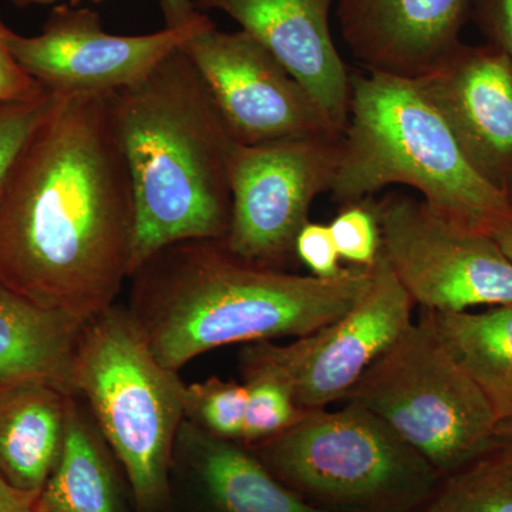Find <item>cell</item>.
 <instances>
[{
  "label": "cell",
  "mask_w": 512,
  "mask_h": 512,
  "mask_svg": "<svg viewBox=\"0 0 512 512\" xmlns=\"http://www.w3.org/2000/svg\"><path fill=\"white\" fill-rule=\"evenodd\" d=\"M136 207L130 276L161 249L225 239L235 144L204 80L180 49L113 93ZM130 279V278H128Z\"/></svg>",
  "instance_id": "3957f363"
},
{
  "label": "cell",
  "mask_w": 512,
  "mask_h": 512,
  "mask_svg": "<svg viewBox=\"0 0 512 512\" xmlns=\"http://www.w3.org/2000/svg\"><path fill=\"white\" fill-rule=\"evenodd\" d=\"M480 18L512 62V0H476Z\"/></svg>",
  "instance_id": "83f0119b"
},
{
  "label": "cell",
  "mask_w": 512,
  "mask_h": 512,
  "mask_svg": "<svg viewBox=\"0 0 512 512\" xmlns=\"http://www.w3.org/2000/svg\"><path fill=\"white\" fill-rule=\"evenodd\" d=\"M372 205L384 259L423 311L466 312L512 302V261L491 235L458 227L402 192Z\"/></svg>",
  "instance_id": "9c48e42d"
},
{
  "label": "cell",
  "mask_w": 512,
  "mask_h": 512,
  "mask_svg": "<svg viewBox=\"0 0 512 512\" xmlns=\"http://www.w3.org/2000/svg\"><path fill=\"white\" fill-rule=\"evenodd\" d=\"M77 2H79V0H73L74 5H76ZM94 2H101V0H94Z\"/></svg>",
  "instance_id": "d6a6232c"
},
{
  "label": "cell",
  "mask_w": 512,
  "mask_h": 512,
  "mask_svg": "<svg viewBox=\"0 0 512 512\" xmlns=\"http://www.w3.org/2000/svg\"><path fill=\"white\" fill-rule=\"evenodd\" d=\"M412 187L458 227L491 235L512 227V200L474 167L416 80L350 74L349 121L333 198L365 201L387 185Z\"/></svg>",
  "instance_id": "277c9868"
},
{
  "label": "cell",
  "mask_w": 512,
  "mask_h": 512,
  "mask_svg": "<svg viewBox=\"0 0 512 512\" xmlns=\"http://www.w3.org/2000/svg\"><path fill=\"white\" fill-rule=\"evenodd\" d=\"M55 96L0 195V282L86 325L130 278L136 207L113 93Z\"/></svg>",
  "instance_id": "6da1fadb"
},
{
  "label": "cell",
  "mask_w": 512,
  "mask_h": 512,
  "mask_svg": "<svg viewBox=\"0 0 512 512\" xmlns=\"http://www.w3.org/2000/svg\"><path fill=\"white\" fill-rule=\"evenodd\" d=\"M416 82L468 160L504 191L501 178L512 167V62L507 53L497 46L458 45Z\"/></svg>",
  "instance_id": "4fadbf2b"
},
{
  "label": "cell",
  "mask_w": 512,
  "mask_h": 512,
  "mask_svg": "<svg viewBox=\"0 0 512 512\" xmlns=\"http://www.w3.org/2000/svg\"><path fill=\"white\" fill-rule=\"evenodd\" d=\"M45 380L0 384V476L26 493L40 494L55 470L70 396Z\"/></svg>",
  "instance_id": "e0dca14e"
},
{
  "label": "cell",
  "mask_w": 512,
  "mask_h": 512,
  "mask_svg": "<svg viewBox=\"0 0 512 512\" xmlns=\"http://www.w3.org/2000/svg\"><path fill=\"white\" fill-rule=\"evenodd\" d=\"M55 97V93L46 90L36 99L0 103V195L13 165L49 113Z\"/></svg>",
  "instance_id": "d4e9b609"
},
{
  "label": "cell",
  "mask_w": 512,
  "mask_h": 512,
  "mask_svg": "<svg viewBox=\"0 0 512 512\" xmlns=\"http://www.w3.org/2000/svg\"><path fill=\"white\" fill-rule=\"evenodd\" d=\"M265 342L248 343L238 359L248 394L242 434V443L247 446L289 429L305 412L293 399L291 384L272 360Z\"/></svg>",
  "instance_id": "44dd1931"
},
{
  "label": "cell",
  "mask_w": 512,
  "mask_h": 512,
  "mask_svg": "<svg viewBox=\"0 0 512 512\" xmlns=\"http://www.w3.org/2000/svg\"><path fill=\"white\" fill-rule=\"evenodd\" d=\"M329 228L340 258L362 268L376 264L382 254V234L372 200L345 205Z\"/></svg>",
  "instance_id": "cb8c5ba5"
},
{
  "label": "cell",
  "mask_w": 512,
  "mask_h": 512,
  "mask_svg": "<svg viewBox=\"0 0 512 512\" xmlns=\"http://www.w3.org/2000/svg\"><path fill=\"white\" fill-rule=\"evenodd\" d=\"M72 386L119 461L136 512H171L185 383L158 362L127 308L113 305L84 325Z\"/></svg>",
  "instance_id": "5b68a950"
},
{
  "label": "cell",
  "mask_w": 512,
  "mask_h": 512,
  "mask_svg": "<svg viewBox=\"0 0 512 512\" xmlns=\"http://www.w3.org/2000/svg\"><path fill=\"white\" fill-rule=\"evenodd\" d=\"M127 490L119 461L92 413L82 397L72 394L62 454L33 512H136Z\"/></svg>",
  "instance_id": "ac0fdd59"
},
{
  "label": "cell",
  "mask_w": 512,
  "mask_h": 512,
  "mask_svg": "<svg viewBox=\"0 0 512 512\" xmlns=\"http://www.w3.org/2000/svg\"><path fill=\"white\" fill-rule=\"evenodd\" d=\"M413 299L380 254L373 281L353 308L289 345L266 340L272 360L303 410L326 409L348 396L377 360L413 325Z\"/></svg>",
  "instance_id": "8fae6325"
},
{
  "label": "cell",
  "mask_w": 512,
  "mask_h": 512,
  "mask_svg": "<svg viewBox=\"0 0 512 512\" xmlns=\"http://www.w3.org/2000/svg\"><path fill=\"white\" fill-rule=\"evenodd\" d=\"M218 10L258 40L311 93L333 126L349 121L350 74L330 32L335 0H191Z\"/></svg>",
  "instance_id": "5bb4252c"
},
{
  "label": "cell",
  "mask_w": 512,
  "mask_h": 512,
  "mask_svg": "<svg viewBox=\"0 0 512 512\" xmlns=\"http://www.w3.org/2000/svg\"><path fill=\"white\" fill-rule=\"evenodd\" d=\"M295 254L311 275L318 278H336L346 271L340 266V255L329 225L309 221L296 238Z\"/></svg>",
  "instance_id": "484cf974"
},
{
  "label": "cell",
  "mask_w": 512,
  "mask_h": 512,
  "mask_svg": "<svg viewBox=\"0 0 512 512\" xmlns=\"http://www.w3.org/2000/svg\"><path fill=\"white\" fill-rule=\"evenodd\" d=\"M248 447L276 480L326 512H420L441 481L389 424L355 403L305 410Z\"/></svg>",
  "instance_id": "8992f818"
},
{
  "label": "cell",
  "mask_w": 512,
  "mask_h": 512,
  "mask_svg": "<svg viewBox=\"0 0 512 512\" xmlns=\"http://www.w3.org/2000/svg\"><path fill=\"white\" fill-rule=\"evenodd\" d=\"M8 46L19 66L56 94L114 93L148 76L180 47L173 25L150 35L119 36L104 30L99 13L59 6L36 36L8 30Z\"/></svg>",
  "instance_id": "7c38bea8"
},
{
  "label": "cell",
  "mask_w": 512,
  "mask_h": 512,
  "mask_svg": "<svg viewBox=\"0 0 512 512\" xmlns=\"http://www.w3.org/2000/svg\"><path fill=\"white\" fill-rule=\"evenodd\" d=\"M10 2L15 3V5L20 6V8H26V6L32 5H52V3L57 2V0H10Z\"/></svg>",
  "instance_id": "1f68e13d"
},
{
  "label": "cell",
  "mask_w": 512,
  "mask_h": 512,
  "mask_svg": "<svg viewBox=\"0 0 512 512\" xmlns=\"http://www.w3.org/2000/svg\"><path fill=\"white\" fill-rule=\"evenodd\" d=\"M8 30L0 20V103L32 100L46 92L16 62L8 46Z\"/></svg>",
  "instance_id": "4316f807"
},
{
  "label": "cell",
  "mask_w": 512,
  "mask_h": 512,
  "mask_svg": "<svg viewBox=\"0 0 512 512\" xmlns=\"http://www.w3.org/2000/svg\"><path fill=\"white\" fill-rule=\"evenodd\" d=\"M420 512H512V463L495 450L450 476Z\"/></svg>",
  "instance_id": "7402d4cb"
},
{
  "label": "cell",
  "mask_w": 512,
  "mask_h": 512,
  "mask_svg": "<svg viewBox=\"0 0 512 512\" xmlns=\"http://www.w3.org/2000/svg\"><path fill=\"white\" fill-rule=\"evenodd\" d=\"M471 0H338L340 33L367 72L416 80L460 42Z\"/></svg>",
  "instance_id": "9a60e30c"
},
{
  "label": "cell",
  "mask_w": 512,
  "mask_h": 512,
  "mask_svg": "<svg viewBox=\"0 0 512 512\" xmlns=\"http://www.w3.org/2000/svg\"><path fill=\"white\" fill-rule=\"evenodd\" d=\"M342 136L245 146L229 157L231 218L224 241L234 254L285 269L315 198L332 190Z\"/></svg>",
  "instance_id": "30bf717a"
},
{
  "label": "cell",
  "mask_w": 512,
  "mask_h": 512,
  "mask_svg": "<svg viewBox=\"0 0 512 512\" xmlns=\"http://www.w3.org/2000/svg\"><path fill=\"white\" fill-rule=\"evenodd\" d=\"M84 329L0 282V384L45 380L73 393L74 359Z\"/></svg>",
  "instance_id": "d6986e66"
},
{
  "label": "cell",
  "mask_w": 512,
  "mask_h": 512,
  "mask_svg": "<svg viewBox=\"0 0 512 512\" xmlns=\"http://www.w3.org/2000/svg\"><path fill=\"white\" fill-rule=\"evenodd\" d=\"M373 266L318 278L248 261L224 239H191L161 249L130 276L126 308L158 362L180 372L221 346L318 332L360 301Z\"/></svg>",
  "instance_id": "7a4b0ae2"
},
{
  "label": "cell",
  "mask_w": 512,
  "mask_h": 512,
  "mask_svg": "<svg viewBox=\"0 0 512 512\" xmlns=\"http://www.w3.org/2000/svg\"><path fill=\"white\" fill-rule=\"evenodd\" d=\"M457 365L477 384L497 417L512 419V302L483 312L423 311Z\"/></svg>",
  "instance_id": "ffe728a7"
},
{
  "label": "cell",
  "mask_w": 512,
  "mask_h": 512,
  "mask_svg": "<svg viewBox=\"0 0 512 512\" xmlns=\"http://www.w3.org/2000/svg\"><path fill=\"white\" fill-rule=\"evenodd\" d=\"M497 450L512 463V419L498 424Z\"/></svg>",
  "instance_id": "f546056e"
},
{
  "label": "cell",
  "mask_w": 512,
  "mask_h": 512,
  "mask_svg": "<svg viewBox=\"0 0 512 512\" xmlns=\"http://www.w3.org/2000/svg\"><path fill=\"white\" fill-rule=\"evenodd\" d=\"M382 419L441 478L497 450V417L426 316L343 399Z\"/></svg>",
  "instance_id": "52a82bcc"
},
{
  "label": "cell",
  "mask_w": 512,
  "mask_h": 512,
  "mask_svg": "<svg viewBox=\"0 0 512 512\" xmlns=\"http://www.w3.org/2000/svg\"><path fill=\"white\" fill-rule=\"evenodd\" d=\"M171 512H326L276 480L242 441L184 420L170 474Z\"/></svg>",
  "instance_id": "2e32d148"
},
{
  "label": "cell",
  "mask_w": 512,
  "mask_h": 512,
  "mask_svg": "<svg viewBox=\"0 0 512 512\" xmlns=\"http://www.w3.org/2000/svg\"><path fill=\"white\" fill-rule=\"evenodd\" d=\"M37 494L13 487L0 476V512H33Z\"/></svg>",
  "instance_id": "f1b7e54d"
},
{
  "label": "cell",
  "mask_w": 512,
  "mask_h": 512,
  "mask_svg": "<svg viewBox=\"0 0 512 512\" xmlns=\"http://www.w3.org/2000/svg\"><path fill=\"white\" fill-rule=\"evenodd\" d=\"M232 136L245 146L342 136L288 70L244 30L224 32L191 0H160Z\"/></svg>",
  "instance_id": "ba28073f"
},
{
  "label": "cell",
  "mask_w": 512,
  "mask_h": 512,
  "mask_svg": "<svg viewBox=\"0 0 512 512\" xmlns=\"http://www.w3.org/2000/svg\"><path fill=\"white\" fill-rule=\"evenodd\" d=\"M493 238L503 249L504 254L512 261V227L498 229L497 232H494Z\"/></svg>",
  "instance_id": "4dcf8cb0"
},
{
  "label": "cell",
  "mask_w": 512,
  "mask_h": 512,
  "mask_svg": "<svg viewBox=\"0 0 512 512\" xmlns=\"http://www.w3.org/2000/svg\"><path fill=\"white\" fill-rule=\"evenodd\" d=\"M248 394L244 384L210 377L185 384L184 417L188 423L222 440L242 441Z\"/></svg>",
  "instance_id": "603a6c76"
}]
</instances>
